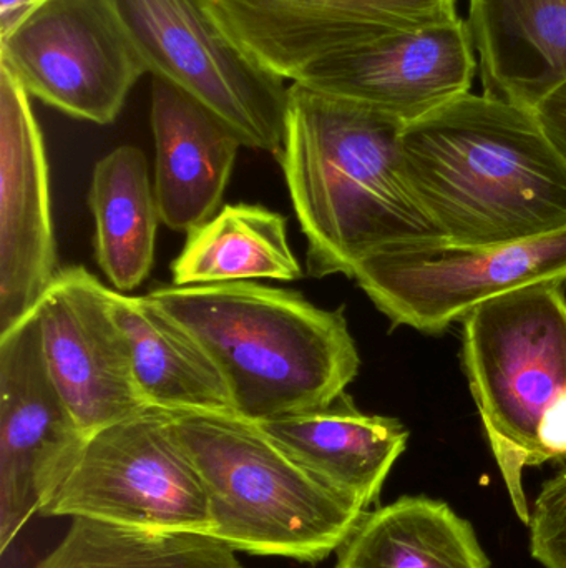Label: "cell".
<instances>
[{"label": "cell", "instance_id": "cell-1", "mask_svg": "<svg viewBox=\"0 0 566 568\" xmlns=\"http://www.w3.org/2000/svg\"><path fill=\"white\" fill-rule=\"evenodd\" d=\"M402 170L445 242L491 246L566 229V163L532 110L469 92L404 126Z\"/></svg>", "mask_w": 566, "mask_h": 568}, {"label": "cell", "instance_id": "cell-18", "mask_svg": "<svg viewBox=\"0 0 566 568\" xmlns=\"http://www.w3.org/2000/svg\"><path fill=\"white\" fill-rule=\"evenodd\" d=\"M110 310L125 333L140 393L150 409L238 416L208 351L148 296L110 290Z\"/></svg>", "mask_w": 566, "mask_h": 568}, {"label": "cell", "instance_id": "cell-14", "mask_svg": "<svg viewBox=\"0 0 566 568\" xmlns=\"http://www.w3.org/2000/svg\"><path fill=\"white\" fill-rule=\"evenodd\" d=\"M29 97L0 65V334L35 313L60 272L49 162Z\"/></svg>", "mask_w": 566, "mask_h": 568}, {"label": "cell", "instance_id": "cell-23", "mask_svg": "<svg viewBox=\"0 0 566 568\" xmlns=\"http://www.w3.org/2000/svg\"><path fill=\"white\" fill-rule=\"evenodd\" d=\"M527 527L535 562L566 568V467L542 486Z\"/></svg>", "mask_w": 566, "mask_h": 568}, {"label": "cell", "instance_id": "cell-5", "mask_svg": "<svg viewBox=\"0 0 566 568\" xmlns=\"http://www.w3.org/2000/svg\"><path fill=\"white\" fill-rule=\"evenodd\" d=\"M564 283H542L475 307L462 323V364L485 436L522 524L531 523L528 467L545 464L538 424L566 387Z\"/></svg>", "mask_w": 566, "mask_h": 568}, {"label": "cell", "instance_id": "cell-3", "mask_svg": "<svg viewBox=\"0 0 566 568\" xmlns=\"http://www.w3.org/2000/svg\"><path fill=\"white\" fill-rule=\"evenodd\" d=\"M218 366L236 413L251 423L326 406L358 377L344 307L255 282L156 287L146 294Z\"/></svg>", "mask_w": 566, "mask_h": 568}, {"label": "cell", "instance_id": "cell-4", "mask_svg": "<svg viewBox=\"0 0 566 568\" xmlns=\"http://www.w3.org/2000/svg\"><path fill=\"white\" fill-rule=\"evenodd\" d=\"M215 520L235 552L319 564L348 540L362 510L292 459L261 427L229 414H172Z\"/></svg>", "mask_w": 566, "mask_h": 568}, {"label": "cell", "instance_id": "cell-8", "mask_svg": "<svg viewBox=\"0 0 566 568\" xmlns=\"http://www.w3.org/2000/svg\"><path fill=\"white\" fill-rule=\"evenodd\" d=\"M352 278L394 326L438 334L502 294L566 282V229L507 245L451 242L382 250Z\"/></svg>", "mask_w": 566, "mask_h": 568}, {"label": "cell", "instance_id": "cell-12", "mask_svg": "<svg viewBox=\"0 0 566 568\" xmlns=\"http://www.w3.org/2000/svg\"><path fill=\"white\" fill-rule=\"evenodd\" d=\"M109 294L89 270L69 266L35 310L47 369L86 437L150 409Z\"/></svg>", "mask_w": 566, "mask_h": 568}, {"label": "cell", "instance_id": "cell-22", "mask_svg": "<svg viewBox=\"0 0 566 568\" xmlns=\"http://www.w3.org/2000/svg\"><path fill=\"white\" fill-rule=\"evenodd\" d=\"M33 568H246L206 534L150 532L72 519L59 546Z\"/></svg>", "mask_w": 566, "mask_h": 568}, {"label": "cell", "instance_id": "cell-17", "mask_svg": "<svg viewBox=\"0 0 566 568\" xmlns=\"http://www.w3.org/2000/svg\"><path fill=\"white\" fill-rule=\"evenodd\" d=\"M485 95L534 112L566 82V0H467Z\"/></svg>", "mask_w": 566, "mask_h": 568}, {"label": "cell", "instance_id": "cell-9", "mask_svg": "<svg viewBox=\"0 0 566 568\" xmlns=\"http://www.w3.org/2000/svg\"><path fill=\"white\" fill-rule=\"evenodd\" d=\"M0 65L30 97L109 125L146 73L106 0H45L0 37Z\"/></svg>", "mask_w": 566, "mask_h": 568}, {"label": "cell", "instance_id": "cell-21", "mask_svg": "<svg viewBox=\"0 0 566 568\" xmlns=\"http://www.w3.org/2000/svg\"><path fill=\"white\" fill-rule=\"evenodd\" d=\"M175 286L251 280L296 282L305 272L292 253L285 216L259 205H226L189 230L172 265Z\"/></svg>", "mask_w": 566, "mask_h": 568}, {"label": "cell", "instance_id": "cell-10", "mask_svg": "<svg viewBox=\"0 0 566 568\" xmlns=\"http://www.w3.org/2000/svg\"><path fill=\"white\" fill-rule=\"evenodd\" d=\"M86 439L50 377L30 314L0 334V552L42 514Z\"/></svg>", "mask_w": 566, "mask_h": 568}, {"label": "cell", "instance_id": "cell-7", "mask_svg": "<svg viewBox=\"0 0 566 568\" xmlns=\"http://www.w3.org/2000/svg\"><path fill=\"white\" fill-rule=\"evenodd\" d=\"M146 72L212 110L243 146L278 156L289 87L256 65L206 0H106Z\"/></svg>", "mask_w": 566, "mask_h": 568}, {"label": "cell", "instance_id": "cell-6", "mask_svg": "<svg viewBox=\"0 0 566 568\" xmlns=\"http://www.w3.org/2000/svg\"><path fill=\"white\" fill-rule=\"evenodd\" d=\"M42 516L213 536L202 476L172 414L148 409L86 439Z\"/></svg>", "mask_w": 566, "mask_h": 568}, {"label": "cell", "instance_id": "cell-20", "mask_svg": "<svg viewBox=\"0 0 566 568\" xmlns=\"http://www.w3.org/2000/svg\"><path fill=\"white\" fill-rule=\"evenodd\" d=\"M89 206L95 219L96 263L116 291L135 290L152 272L162 222L145 153L122 145L100 159Z\"/></svg>", "mask_w": 566, "mask_h": 568}, {"label": "cell", "instance_id": "cell-24", "mask_svg": "<svg viewBox=\"0 0 566 568\" xmlns=\"http://www.w3.org/2000/svg\"><path fill=\"white\" fill-rule=\"evenodd\" d=\"M537 437L545 463L566 457V387L545 409Z\"/></svg>", "mask_w": 566, "mask_h": 568}, {"label": "cell", "instance_id": "cell-16", "mask_svg": "<svg viewBox=\"0 0 566 568\" xmlns=\"http://www.w3.org/2000/svg\"><path fill=\"white\" fill-rule=\"evenodd\" d=\"M256 424L312 476L362 510L378 503L409 443L401 420L362 413L348 390L326 406Z\"/></svg>", "mask_w": 566, "mask_h": 568}, {"label": "cell", "instance_id": "cell-15", "mask_svg": "<svg viewBox=\"0 0 566 568\" xmlns=\"http://www.w3.org/2000/svg\"><path fill=\"white\" fill-rule=\"evenodd\" d=\"M159 220L186 232L216 215L243 143L212 110L166 80H152Z\"/></svg>", "mask_w": 566, "mask_h": 568}, {"label": "cell", "instance_id": "cell-2", "mask_svg": "<svg viewBox=\"0 0 566 568\" xmlns=\"http://www.w3.org/2000/svg\"><path fill=\"white\" fill-rule=\"evenodd\" d=\"M404 123L289 87L278 160L312 278L346 275L375 252L445 242L402 170Z\"/></svg>", "mask_w": 566, "mask_h": 568}, {"label": "cell", "instance_id": "cell-25", "mask_svg": "<svg viewBox=\"0 0 566 568\" xmlns=\"http://www.w3.org/2000/svg\"><path fill=\"white\" fill-rule=\"evenodd\" d=\"M552 145L566 163V82L534 110Z\"/></svg>", "mask_w": 566, "mask_h": 568}, {"label": "cell", "instance_id": "cell-11", "mask_svg": "<svg viewBox=\"0 0 566 568\" xmlns=\"http://www.w3.org/2000/svg\"><path fill=\"white\" fill-rule=\"evenodd\" d=\"M226 36L266 72L295 82L331 57L461 19L455 0H206Z\"/></svg>", "mask_w": 566, "mask_h": 568}, {"label": "cell", "instance_id": "cell-13", "mask_svg": "<svg viewBox=\"0 0 566 568\" xmlns=\"http://www.w3.org/2000/svg\"><path fill=\"white\" fill-rule=\"evenodd\" d=\"M477 70V53L461 17L331 57L295 83L409 125L471 92Z\"/></svg>", "mask_w": 566, "mask_h": 568}, {"label": "cell", "instance_id": "cell-19", "mask_svg": "<svg viewBox=\"0 0 566 568\" xmlns=\"http://www.w3.org/2000/svg\"><path fill=\"white\" fill-rule=\"evenodd\" d=\"M336 554L335 568H492L474 526L428 496L368 510Z\"/></svg>", "mask_w": 566, "mask_h": 568}, {"label": "cell", "instance_id": "cell-26", "mask_svg": "<svg viewBox=\"0 0 566 568\" xmlns=\"http://www.w3.org/2000/svg\"><path fill=\"white\" fill-rule=\"evenodd\" d=\"M42 2L45 0H0V37L9 33Z\"/></svg>", "mask_w": 566, "mask_h": 568}]
</instances>
